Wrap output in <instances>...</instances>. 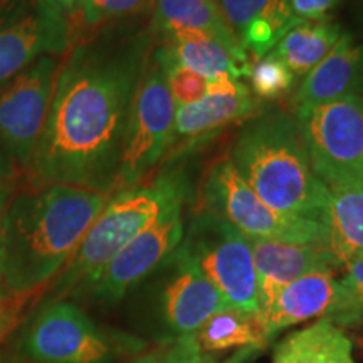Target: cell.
Masks as SVG:
<instances>
[{
	"mask_svg": "<svg viewBox=\"0 0 363 363\" xmlns=\"http://www.w3.org/2000/svg\"><path fill=\"white\" fill-rule=\"evenodd\" d=\"M150 30H108L72 45L62 59L30 174L43 184L115 194L126 128Z\"/></svg>",
	"mask_w": 363,
	"mask_h": 363,
	"instance_id": "cell-1",
	"label": "cell"
},
{
	"mask_svg": "<svg viewBox=\"0 0 363 363\" xmlns=\"http://www.w3.org/2000/svg\"><path fill=\"white\" fill-rule=\"evenodd\" d=\"M110 197L65 184L17 194L7 203L0 291L29 294L57 278Z\"/></svg>",
	"mask_w": 363,
	"mask_h": 363,
	"instance_id": "cell-2",
	"label": "cell"
},
{
	"mask_svg": "<svg viewBox=\"0 0 363 363\" xmlns=\"http://www.w3.org/2000/svg\"><path fill=\"white\" fill-rule=\"evenodd\" d=\"M229 160L271 208L326 225L330 190L313 170L296 116L272 110L246 121Z\"/></svg>",
	"mask_w": 363,
	"mask_h": 363,
	"instance_id": "cell-3",
	"label": "cell"
},
{
	"mask_svg": "<svg viewBox=\"0 0 363 363\" xmlns=\"http://www.w3.org/2000/svg\"><path fill=\"white\" fill-rule=\"evenodd\" d=\"M184 199V180L172 174H162L150 184L140 182L113 194L81 240L78 251L57 274L52 301L84 288L131 239Z\"/></svg>",
	"mask_w": 363,
	"mask_h": 363,
	"instance_id": "cell-4",
	"label": "cell"
},
{
	"mask_svg": "<svg viewBox=\"0 0 363 363\" xmlns=\"http://www.w3.org/2000/svg\"><path fill=\"white\" fill-rule=\"evenodd\" d=\"M219 291L227 308L259 315V288L249 239L214 212L202 211L177 247Z\"/></svg>",
	"mask_w": 363,
	"mask_h": 363,
	"instance_id": "cell-5",
	"label": "cell"
},
{
	"mask_svg": "<svg viewBox=\"0 0 363 363\" xmlns=\"http://www.w3.org/2000/svg\"><path fill=\"white\" fill-rule=\"evenodd\" d=\"M61 65L43 56L0 88V179L30 172Z\"/></svg>",
	"mask_w": 363,
	"mask_h": 363,
	"instance_id": "cell-6",
	"label": "cell"
},
{
	"mask_svg": "<svg viewBox=\"0 0 363 363\" xmlns=\"http://www.w3.org/2000/svg\"><path fill=\"white\" fill-rule=\"evenodd\" d=\"M203 211L220 216L247 239L326 244L328 227L318 220L274 211L254 194L229 158L214 163L202 187Z\"/></svg>",
	"mask_w": 363,
	"mask_h": 363,
	"instance_id": "cell-7",
	"label": "cell"
},
{
	"mask_svg": "<svg viewBox=\"0 0 363 363\" xmlns=\"http://www.w3.org/2000/svg\"><path fill=\"white\" fill-rule=\"evenodd\" d=\"M294 116L318 179L328 189L363 187V98L337 99Z\"/></svg>",
	"mask_w": 363,
	"mask_h": 363,
	"instance_id": "cell-8",
	"label": "cell"
},
{
	"mask_svg": "<svg viewBox=\"0 0 363 363\" xmlns=\"http://www.w3.org/2000/svg\"><path fill=\"white\" fill-rule=\"evenodd\" d=\"M175 111L177 104L167 83L165 69L150 52L131 106L115 192L140 184L165 158Z\"/></svg>",
	"mask_w": 363,
	"mask_h": 363,
	"instance_id": "cell-9",
	"label": "cell"
},
{
	"mask_svg": "<svg viewBox=\"0 0 363 363\" xmlns=\"http://www.w3.org/2000/svg\"><path fill=\"white\" fill-rule=\"evenodd\" d=\"M138 342L123 343L65 299L51 301L27 328L22 352L34 363H113Z\"/></svg>",
	"mask_w": 363,
	"mask_h": 363,
	"instance_id": "cell-10",
	"label": "cell"
},
{
	"mask_svg": "<svg viewBox=\"0 0 363 363\" xmlns=\"http://www.w3.org/2000/svg\"><path fill=\"white\" fill-rule=\"evenodd\" d=\"M185 233L184 202L172 206L116 254L101 271L84 286L96 301L111 305L120 301L170 259Z\"/></svg>",
	"mask_w": 363,
	"mask_h": 363,
	"instance_id": "cell-11",
	"label": "cell"
},
{
	"mask_svg": "<svg viewBox=\"0 0 363 363\" xmlns=\"http://www.w3.org/2000/svg\"><path fill=\"white\" fill-rule=\"evenodd\" d=\"M158 271L153 320L162 343L194 337L208 318L227 308L219 291L179 251Z\"/></svg>",
	"mask_w": 363,
	"mask_h": 363,
	"instance_id": "cell-12",
	"label": "cell"
},
{
	"mask_svg": "<svg viewBox=\"0 0 363 363\" xmlns=\"http://www.w3.org/2000/svg\"><path fill=\"white\" fill-rule=\"evenodd\" d=\"M259 318L269 342L283 330L310 320H330L342 328L352 326L347 293L333 269L315 271L293 281L262 308Z\"/></svg>",
	"mask_w": 363,
	"mask_h": 363,
	"instance_id": "cell-13",
	"label": "cell"
},
{
	"mask_svg": "<svg viewBox=\"0 0 363 363\" xmlns=\"http://www.w3.org/2000/svg\"><path fill=\"white\" fill-rule=\"evenodd\" d=\"M74 30L65 13L35 2L29 13L0 30V88L43 56L69 51Z\"/></svg>",
	"mask_w": 363,
	"mask_h": 363,
	"instance_id": "cell-14",
	"label": "cell"
},
{
	"mask_svg": "<svg viewBox=\"0 0 363 363\" xmlns=\"http://www.w3.org/2000/svg\"><path fill=\"white\" fill-rule=\"evenodd\" d=\"M262 106L264 104L254 96L249 86L235 93H207L197 103L177 106L174 131L165 157L177 160L187 155L229 126L252 120L262 113Z\"/></svg>",
	"mask_w": 363,
	"mask_h": 363,
	"instance_id": "cell-15",
	"label": "cell"
},
{
	"mask_svg": "<svg viewBox=\"0 0 363 363\" xmlns=\"http://www.w3.org/2000/svg\"><path fill=\"white\" fill-rule=\"evenodd\" d=\"M259 288V311L281 289L310 272L340 269L337 257L326 244H294L249 239Z\"/></svg>",
	"mask_w": 363,
	"mask_h": 363,
	"instance_id": "cell-16",
	"label": "cell"
},
{
	"mask_svg": "<svg viewBox=\"0 0 363 363\" xmlns=\"http://www.w3.org/2000/svg\"><path fill=\"white\" fill-rule=\"evenodd\" d=\"M350 96L363 98V44L345 33L333 51L301 79L291 106L296 115Z\"/></svg>",
	"mask_w": 363,
	"mask_h": 363,
	"instance_id": "cell-17",
	"label": "cell"
},
{
	"mask_svg": "<svg viewBox=\"0 0 363 363\" xmlns=\"http://www.w3.org/2000/svg\"><path fill=\"white\" fill-rule=\"evenodd\" d=\"M222 16L254 61L269 54L298 22L289 0H217Z\"/></svg>",
	"mask_w": 363,
	"mask_h": 363,
	"instance_id": "cell-18",
	"label": "cell"
},
{
	"mask_svg": "<svg viewBox=\"0 0 363 363\" xmlns=\"http://www.w3.org/2000/svg\"><path fill=\"white\" fill-rule=\"evenodd\" d=\"M152 52L163 66L189 67L207 79L229 74L242 81L249 76L252 65L249 54L235 52L219 39L201 33L167 35Z\"/></svg>",
	"mask_w": 363,
	"mask_h": 363,
	"instance_id": "cell-19",
	"label": "cell"
},
{
	"mask_svg": "<svg viewBox=\"0 0 363 363\" xmlns=\"http://www.w3.org/2000/svg\"><path fill=\"white\" fill-rule=\"evenodd\" d=\"M175 33L212 35L233 51L247 54L222 16L217 0H155L150 26L152 38L163 39Z\"/></svg>",
	"mask_w": 363,
	"mask_h": 363,
	"instance_id": "cell-20",
	"label": "cell"
},
{
	"mask_svg": "<svg viewBox=\"0 0 363 363\" xmlns=\"http://www.w3.org/2000/svg\"><path fill=\"white\" fill-rule=\"evenodd\" d=\"M272 363H355L353 343L342 326L316 320L288 335L276 347Z\"/></svg>",
	"mask_w": 363,
	"mask_h": 363,
	"instance_id": "cell-21",
	"label": "cell"
},
{
	"mask_svg": "<svg viewBox=\"0 0 363 363\" xmlns=\"http://www.w3.org/2000/svg\"><path fill=\"white\" fill-rule=\"evenodd\" d=\"M343 34L342 27L330 19L301 21L281 38L271 54L293 72L294 78H305L333 51Z\"/></svg>",
	"mask_w": 363,
	"mask_h": 363,
	"instance_id": "cell-22",
	"label": "cell"
},
{
	"mask_svg": "<svg viewBox=\"0 0 363 363\" xmlns=\"http://www.w3.org/2000/svg\"><path fill=\"white\" fill-rule=\"evenodd\" d=\"M194 340L203 357L225 350H261L269 343L259 315L235 308H224L208 318Z\"/></svg>",
	"mask_w": 363,
	"mask_h": 363,
	"instance_id": "cell-23",
	"label": "cell"
},
{
	"mask_svg": "<svg viewBox=\"0 0 363 363\" xmlns=\"http://www.w3.org/2000/svg\"><path fill=\"white\" fill-rule=\"evenodd\" d=\"M326 227L328 242L338 264L363 256V187L328 189Z\"/></svg>",
	"mask_w": 363,
	"mask_h": 363,
	"instance_id": "cell-24",
	"label": "cell"
},
{
	"mask_svg": "<svg viewBox=\"0 0 363 363\" xmlns=\"http://www.w3.org/2000/svg\"><path fill=\"white\" fill-rule=\"evenodd\" d=\"M247 79L251 81L249 89L252 91L254 96L264 103L284 96L293 88L296 78L278 57L269 52L251 65Z\"/></svg>",
	"mask_w": 363,
	"mask_h": 363,
	"instance_id": "cell-25",
	"label": "cell"
},
{
	"mask_svg": "<svg viewBox=\"0 0 363 363\" xmlns=\"http://www.w3.org/2000/svg\"><path fill=\"white\" fill-rule=\"evenodd\" d=\"M155 6V0H83L74 13L86 29H98L108 22L135 17Z\"/></svg>",
	"mask_w": 363,
	"mask_h": 363,
	"instance_id": "cell-26",
	"label": "cell"
},
{
	"mask_svg": "<svg viewBox=\"0 0 363 363\" xmlns=\"http://www.w3.org/2000/svg\"><path fill=\"white\" fill-rule=\"evenodd\" d=\"M158 61V59H157ZM177 106L197 103L207 94V78L184 66H163Z\"/></svg>",
	"mask_w": 363,
	"mask_h": 363,
	"instance_id": "cell-27",
	"label": "cell"
},
{
	"mask_svg": "<svg viewBox=\"0 0 363 363\" xmlns=\"http://www.w3.org/2000/svg\"><path fill=\"white\" fill-rule=\"evenodd\" d=\"M194 337L180 338L172 343H162L155 350L136 357L130 363H201L203 360Z\"/></svg>",
	"mask_w": 363,
	"mask_h": 363,
	"instance_id": "cell-28",
	"label": "cell"
},
{
	"mask_svg": "<svg viewBox=\"0 0 363 363\" xmlns=\"http://www.w3.org/2000/svg\"><path fill=\"white\" fill-rule=\"evenodd\" d=\"M343 269L345 274L340 279V283L347 293L352 326H357L363 321V256H358L347 262Z\"/></svg>",
	"mask_w": 363,
	"mask_h": 363,
	"instance_id": "cell-29",
	"label": "cell"
},
{
	"mask_svg": "<svg viewBox=\"0 0 363 363\" xmlns=\"http://www.w3.org/2000/svg\"><path fill=\"white\" fill-rule=\"evenodd\" d=\"M342 0H289V7L299 21H325Z\"/></svg>",
	"mask_w": 363,
	"mask_h": 363,
	"instance_id": "cell-30",
	"label": "cell"
},
{
	"mask_svg": "<svg viewBox=\"0 0 363 363\" xmlns=\"http://www.w3.org/2000/svg\"><path fill=\"white\" fill-rule=\"evenodd\" d=\"M38 0H0V30L22 19Z\"/></svg>",
	"mask_w": 363,
	"mask_h": 363,
	"instance_id": "cell-31",
	"label": "cell"
},
{
	"mask_svg": "<svg viewBox=\"0 0 363 363\" xmlns=\"http://www.w3.org/2000/svg\"><path fill=\"white\" fill-rule=\"evenodd\" d=\"M38 2L44 4V6H49L52 9H56L61 13H65V16H74L76 12H78V9L81 6V2L83 0H38Z\"/></svg>",
	"mask_w": 363,
	"mask_h": 363,
	"instance_id": "cell-32",
	"label": "cell"
},
{
	"mask_svg": "<svg viewBox=\"0 0 363 363\" xmlns=\"http://www.w3.org/2000/svg\"><path fill=\"white\" fill-rule=\"evenodd\" d=\"M256 352H259V350H254V348H249V350H239L233 358H229V360L222 362V363H244L246 360H249V358H251ZM201 363H220V362L214 360L212 357H206Z\"/></svg>",
	"mask_w": 363,
	"mask_h": 363,
	"instance_id": "cell-33",
	"label": "cell"
},
{
	"mask_svg": "<svg viewBox=\"0 0 363 363\" xmlns=\"http://www.w3.org/2000/svg\"><path fill=\"white\" fill-rule=\"evenodd\" d=\"M7 199L4 189L0 187V252H2V239H4V225H6V212H7Z\"/></svg>",
	"mask_w": 363,
	"mask_h": 363,
	"instance_id": "cell-34",
	"label": "cell"
},
{
	"mask_svg": "<svg viewBox=\"0 0 363 363\" xmlns=\"http://www.w3.org/2000/svg\"><path fill=\"white\" fill-rule=\"evenodd\" d=\"M0 296H2V291H0Z\"/></svg>",
	"mask_w": 363,
	"mask_h": 363,
	"instance_id": "cell-35",
	"label": "cell"
}]
</instances>
